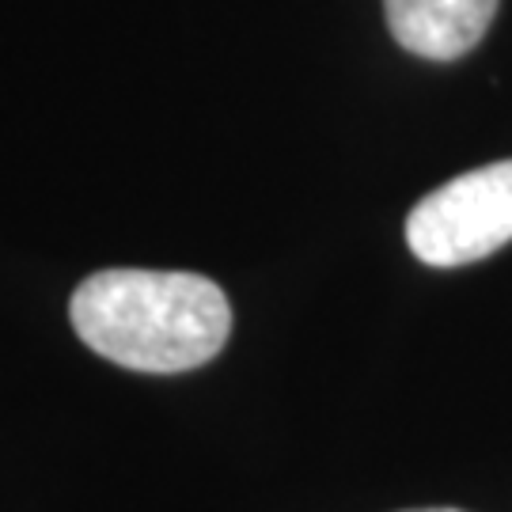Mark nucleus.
<instances>
[{
  "label": "nucleus",
  "mask_w": 512,
  "mask_h": 512,
  "mask_svg": "<svg viewBox=\"0 0 512 512\" xmlns=\"http://www.w3.org/2000/svg\"><path fill=\"white\" fill-rule=\"evenodd\" d=\"M69 319L92 353L152 376L202 368L232 334L217 281L179 270H103L73 293Z\"/></svg>",
  "instance_id": "obj_1"
},
{
  "label": "nucleus",
  "mask_w": 512,
  "mask_h": 512,
  "mask_svg": "<svg viewBox=\"0 0 512 512\" xmlns=\"http://www.w3.org/2000/svg\"><path fill=\"white\" fill-rule=\"evenodd\" d=\"M512 239V160L475 167L433 190L406 217V243L425 266H467Z\"/></svg>",
  "instance_id": "obj_2"
},
{
  "label": "nucleus",
  "mask_w": 512,
  "mask_h": 512,
  "mask_svg": "<svg viewBox=\"0 0 512 512\" xmlns=\"http://www.w3.org/2000/svg\"><path fill=\"white\" fill-rule=\"evenodd\" d=\"M501 0H384L395 42L425 61H456L490 31Z\"/></svg>",
  "instance_id": "obj_3"
},
{
  "label": "nucleus",
  "mask_w": 512,
  "mask_h": 512,
  "mask_svg": "<svg viewBox=\"0 0 512 512\" xmlns=\"http://www.w3.org/2000/svg\"><path fill=\"white\" fill-rule=\"evenodd\" d=\"M414 512H459V509H414Z\"/></svg>",
  "instance_id": "obj_4"
}]
</instances>
